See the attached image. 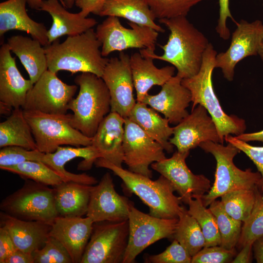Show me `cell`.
Wrapping results in <instances>:
<instances>
[{"label":"cell","instance_id":"obj_10","mask_svg":"<svg viewBox=\"0 0 263 263\" xmlns=\"http://www.w3.org/2000/svg\"><path fill=\"white\" fill-rule=\"evenodd\" d=\"M130 28L123 26L118 18L107 17L97 25L95 33L101 43V54L107 56L114 51L137 48L154 52L159 32L153 29L128 22Z\"/></svg>","mask_w":263,"mask_h":263},{"label":"cell","instance_id":"obj_26","mask_svg":"<svg viewBox=\"0 0 263 263\" xmlns=\"http://www.w3.org/2000/svg\"><path fill=\"white\" fill-rule=\"evenodd\" d=\"M0 224L7 230L17 249L31 254L44 245L51 228L50 225L20 220L1 211Z\"/></svg>","mask_w":263,"mask_h":263},{"label":"cell","instance_id":"obj_35","mask_svg":"<svg viewBox=\"0 0 263 263\" xmlns=\"http://www.w3.org/2000/svg\"><path fill=\"white\" fill-rule=\"evenodd\" d=\"M209 209L214 215L220 236L221 244L227 249L235 248L239 242L243 223L236 220L225 210L221 201L215 200L210 205Z\"/></svg>","mask_w":263,"mask_h":263},{"label":"cell","instance_id":"obj_15","mask_svg":"<svg viewBox=\"0 0 263 263\" xmlns=\"http://www.w3.org/2000/svg\"><path fill=\"white\" fill-rule=\"evenodd\" d=\"M189 151L175 152L172 156L152 163L151 168L167 178L173 185L182 202L202 197L211 186L210 180L203 174H194L189 169L186 159Z\"/></svg>","mask_w":263,"mask_h":263},{"label":"cell","instance_id":"obj_46","mask_svg":"<svg viewBox=\"0 0 263 263\" xmlns=\"http://www.w3.org/2000/svg\"><path fill=\"white\" fill-rule=\"evenodd\" d=\"M17 249L10 234L6 228L0 226V263H4L5 259Z\"/></svg>","mask_w":263,"mask_h":263},{"label":"cell","instance_id":"obj_40","mask_svg":"<svg viewBox=\"0 0 263 263\" xmlns=\"http://www.w3.org/2000/svg\"><path fill=\"white\" fill-rule=\"evenodd\" d=\"M34 263H73L69 252L55 238L49 236L44 245L32 253Z\"/></svg>","mask_w":263,"mask_h":263},{"label":"cell","instance_id":"obj_9","mask_svg":"<svg viewBox=\"0 0 263 263\" xmlns=\"http://www.w3.org/2000/svg\"><path fill=\"white\" fill-rule=\"evenodd\" d=\"M129 236L128 220L94 223L80 263H122Z\"/></svg>","mask_w":263,"mask_h":263},{"label":"cell","instance_id":"obj_31","mask_svg":"<svg viewBox=\"0 0 263 263\" xmlns=\"http://www.w3.org/2000/svg\"><path fill=\"white\" fill-rule=\"evenodd\" d=\"M98 16L122 18L159 33L165 32L164 29L155 22L153 13L143 0H105Z\"/></svg>","mask_w":263,"mask_h":263},{"label":"cell","instance_id":"obj_44","mask_svg":"<svg viewBox=\"0 0 263 263\" xmlns=\"http://www.w3.org/2000/svg\"><path fill=\"white\" fill-rule=\"evenodd\" d=\"M227 143H230L243 152L254 163L262 177L263 183L261 189L263 188V147L252 146L247 142L239 140L235 136L229 135L224 138Z\"/></svg>","mask_w":263,"mask_h":263},{"label":"cell","instance_id":"obj_55","mask_svg":"<svg viewBox=\"0 0 263 263\" xmlns=\"http://www.w3.org/2000/svg\"><path fill=\"white\" fill-rule=\"evenodd\" d=\"M261 190L262 191V192H263V188L262 189H261Z\"/></svg>","mask_w":263,"mask_h":263},{"label":"cell","instance_id":"obj_19","mask_svg":"<svg viewBox=\"0 0 263 263\" xmlns=\"http://www.w3.org/2000/svg\"><path fill=\"white\" fill-rule=\"evenodd\" d=\"M7 43L0 48V113L7 114L22 108L33 84L20 74Z\"/></svg>","mask_w":263,"mask_h":263},{"label":"cell","instance_id":"obj_16","mask_svg":"<svg viewBox=\"0 0 263 263\" xmlns=\"http://www.w3.org/2000/svg\"><path fill=\"white\" fill-rule=\"evenodd\" d=\"M130 59V56L123 52L118 57L110 58L101 76L110 93L111 112L124 118L128 117L137 102L133 95Z\"/></svg>","mask_w":263,"mask_h":263},{"label":"cell","instance_id":"obj_43","mask_svg":"<svg viewBox=\"0 0 263 263\" xmlns=\"http://www.w3.org/2000/svg\"><path fill=\"white\" fill-rule=\"evenodd\" d=\"M236 255L235 248L227 249L221 245L205 247L192 257L191 263H231Z\"/></svg>","mask_w":263,"mask_h":263},{"label":"cell","instance_id":"obj_17","mask_svg":"<svg viewBox=\"0 0 263 263\" xmlns=\"http://www.w3.org/2000/svg\"><path fill=\"white\" fill-rule=\"evenodd\" d=\"M207 110L198 105L190 113L173 127L169 143L181 152L189 151L202 143L210 141L223 144L216 125Z\"/></svg>","mask_w":263,"mask_h":263},{"label":"cell","instance_id":"obj_41","mask_svg":"<svg viewBox=\"0 0 263 263\" xmlns=\"http://www.w3.org/2000/svg\"><path fill=\"white\" fill-rule=\"evenodd\" d=\"M44 153L16 146L1 148L0 150V168L16 165L27 161H41Z\"/></svg>","mask_w":263,"mask_h":263},{"label":"cell","instance_id":"obj_51","mask_svg":"<svg viewBox=\"0 0 263 263\" xmlns=\"http://www.w3.org/2000/svg\"><path fill=\"white\" fill-rule=\"evenodd\" d=\"M237 139L247 142L249 141H260L263 142V130L254 132L243 133L235 136Z\"/></svg>","mask_w":263,"mask_h":263},{"label":"cell","instance_id":"obj_32","mask_svg":"<svg viewBox=\"0 0 263 263\" xmlns=\"http://www.w3.org/2000/svg\"><path fill=\"white\" fill-rule=\"evenodd\" d=\"M9 146L37 150L31 129L22 108L14 109L6 119L0 123V147Z\"/></svg>","mask_w":263,"mask_h":263},{"label":"cell","instance_id":"obj_8","mask_svg":"<svg viewBox=\"0 0 263 263\" xmlns=\"http://www.w3.org/2000/svg\"><path fill=\"white\" fill-rule=\"evenodd\" d=\"M23 113L37 150L41 152H54L62 145L84 147L92 145V138L86 136L70 124V113L56 115L30 110H23Z\"/></svg>","mask_w":263,"mask_h":263},{"label":"cell","instance_id":"obj_38","mask_svg":"<svg viewBox=\"0 0 263 263\" xmlns=\"http://www.w3.org/2000/svg\"><path fill=\"white\" fill-rule=\"evenodd\" d=\"M256 193V201L251 214L242 225L236 246L239 248L246 244H253L263 235V192L261 188H258Z\"/></svg>","mask_w":263,"mask_h":263},{"label":"cell","instance_id":"obj_4","mask_svg":"<svg viewBox=\"0 0 263 263\" xmlns=\"http://www.w3.org/2000/svg\"><path fill=\"white\" fill-rule=\"evenodd\" d=\"M217 52L209 43L205 52L199 72L194 76L184 78L182 84L191 94V110L200 105L207 111L215 122L220 137L229 135L238 136L244 132L246 124L244 119L234 115H228L223 110L215 93L212 81L213 71Z\"/></svg>","mask_w":263,"mask_h":263},{"label":"cell","instance_id":"obj_18","mask_svg":"<svg viewBox=\"0 0 263 263\" xmlns=\"http://www.w3.org/2000/svg\"><path fill=\"white\" fill-rule=\"evenodd\" d=\"M131 203L116 192L111 174L107 172L92 186L86 216L94 223L127 220Z\"/></svg>","mask_w":263,"mask_h":263},{"label":"cell","instance_id":"obj_21","mask_svg":"<svg viewBox=\"0 0 263 263\" xmlns=\"http://www.w3.org/2000/svg\"><path fill=\"white\" fill-rule=\"evenodd\" d=\"M77 157L84 159L79 164L78 169L88 170L100 156L97 150L92 145L83 147L61 146L54 152L44 153L41 162L58 173L64 181H73L92 186L96 185L97 181L94 177L85 173H73L65 169V165L67 162Z\"/></svg>","mask_w":263,"mask_h":263},{"label":"cell","instance_id":"obj_11","mask_svg":"<svg viewBox=\"0 0 263 263\" xmlns=\"http://www.w3.org/2000/svg\"><path fill=\"white\" fill-rule=\"evenodd\" d=\"M128 244L122 263H133L145 248L164 238L172 239L178 218L163 219L145 213L131 202Z\"/></svg>","mask_w":263,"mask_h":263},{"label":"cell","instance_id":"obj_53","mask_svg":"<svg viewBox=\"0 0 263 263\" xmlns=\"http://www.w3.org/2000/svg\"><path fill=\"white\" fill-rule=\"evenodd\" d=\"M60 3L66 8H71L75 4V0H60Z\"/></svg>","mask_w":263,"mask_h":263},{"label":"cell","instance_id":"obj_37","mask_svg":"<svg viewBox=\"0 0 263 263\" xmlns=\"http://www.w3.org/2000/svg\"><path fill=\"white\" fill-rule=\"evenodd\" d=\"M2 169L17 174L25 179L53 187L64 181L58 173L41 161H27Z\"/></svg>","mask_w":263,"mask_h":263},{"label":"cell","instance_id":"obj_12","mask_svg":"<svg viewBox=\"0 0 263 263\" xmlns=\"http://www.w3.org/2000/svg\"><path fill=\"white\" fill-rule=\"evenodd\" d=\"M77 89V85L63 82L56 73L47 70L28 92L22 109L47 114H65Z\"/></svg>","mask_w":263,"mask_h":263},{"label":"cell","instance_id":"obj_5","mask_svg":"<svg viewBox=\"0 0 263 263\" xmlns=\"http://www.w3.org/2000/svg\"><path fill=\"white\" fill-rule=\"evenodd\" d=\"M79 87L76 98L68 105L71 126L92 138L104 118L111 112V96L103 79L91 73H81L75 78Z\"/></svg>","mask_w":263,"mask_h":263},{"label":"cell","instance_id":"obj_49","mask_svg":"<svg viewBox=\"0 0 263 263\" xmlns=\"http://www.w3.org/2000/svg\"><path fill=\"white\" fill-rule=\"evenodd\" d=\"M253 244H246L241 248L240 252L236 255L232 263H248L251 262Z\"/></svg>","mask_w":263,"mask_h":263},{"label":"cell","instance_id":"obj_50","mask_svg":"<svg viewBox=\"0 0 263 263\" xmlns=\"http://www.w3.org/2000/svg\"><path fill=\"white\" fill-rule=\"evenodd\" d=\"M252 249L257 263H263V235L253 242Z\"/></svg>","mask_w":263,"mask_h":263},{"label":"cell","instance_id":"obj_29","mask_svg":"<svg viewBox=\"0 0 263 263\" xmlns=\"http://www.w3.org/2000/svg\"><path fill=\"white\" fill-rule=\"evenodd\" d=\"M7 43L10 51L18 57L34 84L48 70L44 46L42 47L39 41L21 35L10 37Z\"/></svg>","mask_w":263,"mask_h":263},{"label":"cell","instance_id":"obj_25","mask_svg":"<svg viewBox=\"0 0 263 263\" xmlns=\"http://www.w3.org/2000/svg\"><path fill=\"white\" fill-rule=\"evenodd\" d=\"M40 10L47 12L52 19V26L47 32L49 44L64 35L82 34L97 24L94 19L84 17L79 12H69L59 0H43Z\"/></svg>","mask_w":263,"mask_h":263},{"label":"cell","instance_id":"obj_22","mask_svg":"<svg viewBox=\"0 0 263 263\" xmlns=\"http://www.w3.org/2000/svg\"><path fill=\"white\" fill-rule=\"evenodd\" d=\"M93 223L87 216H58L51 225L49 235L62 244L73 263H80L91 235Z\"/></svg>","mask_w":263,"mask_h":263},{"label":"cell","instance_id":"obj_54","mask_svg":"<svg viewBox=\"0 0 263 263\" xmlns=\"http://www.w3.org/2000/svg\"><path fill=\"white\" fill-rule=\"evenodd\" d=\"M258 55L260 56V58L263 62V35L260 45Z\"/></svg>","mask_w":263,"mask_h":263},{"label":"cell","instance_id":"obj_39","mask_svg":"<svg viewBox=\"0 0 263 263\" xmlns=\"http://www.w3.org/2000/svg\"><path fill=\"white\" fill-rule=\"evenodd\" d=\"M149 6L156 19H170L187 16L192 7L208 0H143Z\"/></svg>","mask_w":263,"mask_h":263},{"label":"cell","instance_id":"obj_6","mask_svg":"<svg viewBox=\"0 0 263 263\" xmlns=\"http://www.w3.org/2000/svg\"><path fill=\"white\" fill-rule=\"evenodd\" d=\"M206 152L211 153L216 161L215 181L208 192L202 200L206 207L223 194L235 190L261 188L263 180L259 171L253 172L250 169L245 170L237 167L234 157L240 150L230 143L226 146L208 141L199 146Z\"/></svg>","mask_w":263,"mask_h":263},{"label":"cell","instance_id":"obj_52","mask_svg":"<svg viewBox=\"0 0 263 263\" xmlns=\"http://www.w3.org/2000/svg\"><path fill=\"white\" fill-rule=\"evenodd\" d=\"M43 0H26L28 6L32 9L40 10ZM60 1V0H59Z\"/></svg>","mask_w":263,"mask_h":263},{"label":"cell","instance_id":"obj_14","mask_svg":"<svg viewBox=\"0 0 263 263\" xmlns=\"http://www.w3.org/2000/svg\"><path fill=\"white\" fill-rule=\"evenodd\" d=\"M236 24L229 47L225 52L217 53L215 61V68H220L224 77L229 81L233 80L238 63L258 54L263 35V23L260 20L249 22L242 19Z\"/></svg>","mask_w":263,"mask_h":263},{"label":"cell","instance_id":"obj_13","mask_svg":"<svg viewBox=\"0 0 263 263\" xmlns=\"http://www.w3.org/2000/svg\"><path fill=\"white\" fill-rule=\"evenodd\" d=\"M124 129V163L129 170L151 178L150 167L166 158L164 148L128 117Z\"/></svg>","mask_w":263,"mask_h":263},{"label":"cell","instance_id":"obj_42","mask_svg":"<svg viewBox=\"0 0 263 263\" xmlns=\"http://www.w3.org/2000/svg\"><path fill=\"white\" fill-rule=\"evenodd\" d=\"M192 257L175 239L163 252L156 255H146V263H191Z\"/></svg>","mask_w":263,"mask_h":263},{"label":"cell","instance_id":"obj_33","mask_svg":"<svg viewBox=\"0 0 263 263\" xmlns=\"http://www.w3.org/2000/svg\"><path fill=\"white\" fill-rule=\"evenodd\" d=\"M192 257L205 246V239L195 219L183 206L173 235Z\"/></svg>","mask_w":263,"mask_h":263},{"label":"cell","instance_id":"obj_28","mask_svg":"<svg viewBox=\"0 0 263 263\" xmlns=\"http://www.w3.org/2000/svg\"><path fill=\"white\" fill-rule=\"evenodd\" d=\"M93 186L63 181L53 187L58 216L82 217L86 215Z\"/></svg>","mask_w":263,"mask_h":263},{"label":"cell","instance_id":"obj_34","mask_svg":"<svg viewBox=\"0 0 263 263\" xmlns=\"http://www.w3.org/2000/svg\"><path fill=\"white\" fill-rule=\"evenodd\" d=\"M188 205V212L195 219L202 231L206 241L205 247L220 245L221 236L216 218L204 205L202 197L191 199Z\"/></svg>","mask_w":263,"mask_h":263},{"label":"cell","instance_id":"obj_24","mask_svg":"<svg viewBox=\"0 0 263 263\" xmlns=\"http://www.w3.org/2000/svg\"><path fill=\"white\" fill-rule=\"evenodd\" d=\"M26 0H7L0 3V36L9 31L26 32L43 46L49 44L47 29L42 23L33 20L26 9Z\"/></svg>","mask_w":263,"mask_h":263},{"label":"cell","instance_id":"obj_36","mask_svg":"<svg viewBox=\"0 0 263 263\" xmlns=\"http://www.w3.org/2000/svg\"><path fill=\"white\" fill-rule=\"evenodd\" d=\"M257 189H238L223 194L221 202L225 210L233 218L244 222L253 208Z\"/></svg>","mask_w":263,"mask_h":263},{"label":"cell","instance_id":"obj_3","mask_svg":"<svg viewBox=\"0 0 263 263\" xmlns=\"http://www.w3.org/2000/svg\"><path fill=\"white\" fill-rule=\"evenodd\" d=\"M98 168L112 171L123 181L124 187L136 195L149 208L150 214L163 219L178 218L183 206L172 184L161 175L153 181L150 178L117 167L106 159L99 157L94 163Z\"/></svg>","mask_w":263,"mask_h":263},{"label":"cell","instance_id":"obj_30","mask_svg":"<svg viewBox=\"0 0 263 263\" xmlns=\"http://www.w3.org/2000/svg\"><path fill=\"white\" fill-rule=\"evenodd\" d=\"M128 118L160 143L167 152H172L173 145L169 140L173 134V127L169 126L168 119L141 102H136Z\"/></svg>","mask_w":263,"mask_h":263},{"label":"cell","instance_id":"obj_27","mask_svg":"<svg viewBox=\"0 0 263 263\" xmlns=\"http://www.w3.org/2000/svg\"><path fill=\"white\" fill-rule=\"evenodd\" d=\"M153 59L142 56L140 52L134 53L130 59L136 101L142 102L149 91L153 86H163L174 76L175 68L167 66L156 67Z\"/></svg>","mask_w":263,"mask_h":263},{"label":"cell","instance_id":"obj_48","mask_svg":"<svg viewBox=\"0 0 263 263\" xmlns=\"http://www.w3.org/2000/svg\"><path fill=\"white\" fill-rule=\"evenodd\" d=\"M4 263H34L32 254L17 249L4 261Z\"/></svg>","mask_w":263,"mask_h":263},{"label":"cell","instance_id":"obj_45","mask_svg":"<svg viewBox=\"0 0 263 263\" xmlns=\"http://www.w3.org/2000/svg\"><path fill=\"white\" fill-rule=\"evenodd\" d=\"M219 16L216 31L219 37L224 40H227L230 36V30L227 26L226 21L230 18L235 23L237 22L233 18L229 8V0H218Z\"/></svg>","mask_w":263,"mask_h":263},{"label":"cell","instance_id":"obj_23","mask_svg":"<svg viewBox=\"0 0 263 263\" xmlns=\"http://www.w3.org/2000/svg\"><path fill=\"white\" fill-rule=\"evenodd\" d=\"M124 117L111 112L92 139V145L97 150L100 157L120 168L124 163Z\"/></svg>","mask_w":263,"mask_h":263},{"label":"cell","instance_id":"obj_20","mask_svg":"<svg viewBox=\"0 0 263 263\" xmlns=\"http://www.w3.org/2000/svg\"><path fill=\"white\" fill-rule=\"evenodd\" d=\"M182 78L173 76L155 95L148 94L143 102L161 113L169 123L178 124L189 114L187 109L191 102L190 91L182 84Z\"/></svg>","mask_w":263,"mask_h":263},{"label":"cell","instance_id":"obj_7","mask_svg":"<svg viewBox=\"0 0 263 263\" xmlns=\"http://www.w3.org/2000/svg\"><path fill=\"white\" fill-rule=\"evenodd\" d=\"M1 211L16 218L52 225L58 216L53 188L26 179L23 186L2 200Z\"/></svg>","mask_w":263,"mask_h":263},{"label":"cell","instance_id":"obj_1","mask_svg":"<svg viewBox=\"0 0 263 263\" xmlns=\"http://www.w3.org/2000/svg\"><path fill=\"white\" fill-rule=\"evenodd\" d=\"M169 31L167 42L160 45L164 53L157 55L147 49L140 53L153 59L171 64L177 70L176 75L182 79L192 77L199 71L203 56L209 42L186 16L159 19Z\"/></svg>","mask_w":263,"mask_h":263},{"label":"cell","instance_id":"obj_47","mask_svg":"<svg viewBox=\"0 0 263 263\" xmlns=\"http://www.w3.org/2000/svg\"><path fill=\"white\" fill-rule=\"evenodd\" d=\"M105 0H75V4L80 9L79 13L84 17L92 13L99 15Z\"/></svg>","mask_w":263,"mask_h":263},{"label":"cell","instance_id":"obj_2","mask_svg":"<svg viewBox=\"0 0 263 263\" xmlns=\"http://www.w3.org/2000/svg\"><path fill=\"white\" fill-rule=\"evenodd\" d=\"M100 47L93 28L80 35L68 36L61 43L56 39L44 46L48 70L55 73L67 71L72 75L91 73L101 77L109 59L102 55Z\"/></svg>","mask_w":263,"mask_h":263}]
</instances>
